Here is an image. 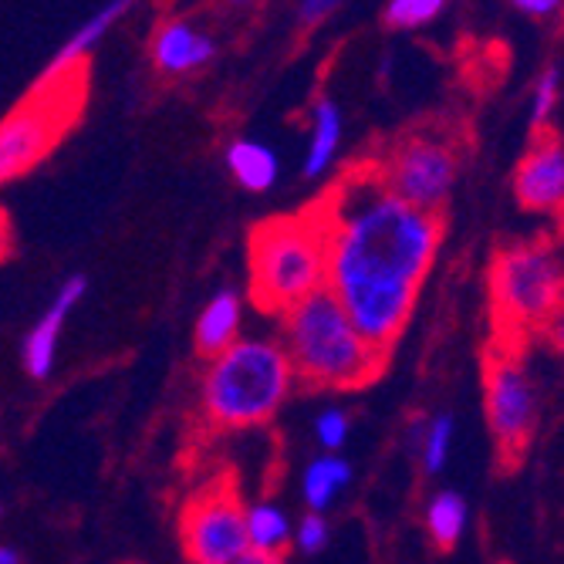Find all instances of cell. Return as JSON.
I'll list each match as a JSON object with an SVG mask.
<instances>
[{"label":"cell","instance_id":"52a82bcc","mask_svg":"<svg viewBox=\"0 0 564 564\" xmlns=\"http://www.w3.org/2000/svg\"><path fill=\"white\" fill-rule=\"evenodd\" d=\"M484 413L497 446L500 470H518L538 430V389L524 366V348L487 345L484 355Z\"/></svg>","mask_w":564,"mask_h":564},{"label":"cell","instance_id":"2e32d148","mask_svg":"<svg viewBox=\"0 0 564 564\" xmlns=\"http://www.w3.org/2000/svg\"><path fill=\"white\" fill-rule=\"evenodd\" d=\"M351 484V467L348 459L335 456V453H325L318 459H312V464L304 467V477H301V497L307 503V510H315V514H322V510H328Z\"/></svg>","mask_w":564,"mask_h":564},{"label":"cell","instance_id":"4dcf8cb0","mask_svg":"<svg viewBox=\"0 0 564 564\" xmlns=\"http://www.w3.org/2000/svg\"><path fill=\"white\" fill-rule=\"evenodd\" d=\"M561 227H564V214H561Z\"/></svg>","mask_w":564,"mask_h":564},{"label":"cell","instance_id":"7402d4cb","mask_svg":"<svg viewBox=\"0 0 564 564\" xmlns=\"http://www.w3.org/2000/svg\"><path fill=\"white\" fill-rule=\"evenodd\" d=\"M348 433H351V420L345 409H338V405L322 409L315 420V440L325 453H338L348 443Z\"/></svg>","mask_w":564,"mask_h":564},{"label":"cell","instance_id":"d4e9b609","mask_svg":"<svg viewBox=\"0 0 564 564\" xmlns=\"http://www.w3.org/2000/svg\"><path fill=\"white\" fill-rule=\"evenodd\" d=\"M338 4H345V0H301V21L304 24H315V21H322V18H328Z\"/></svg>","mask_w":564,"mask_h":564},{"label":"cell","instance_id":"ac0fdd59","mask_svg":"<svg viewBox=\"0 0 564 564\" xmlns=\"http://www.w3.org/2000/svg\"><path fill=\"white\" fill-rule=\"evenodd\" d=\"M467 500L453 494V490H440L430 497L426 503V531H430V541L440 547V551H453L459 544L467 531Z\"/></svg>","mask_w":564,"mask_h":564},{"label":"cell","instance_id":"83f0119b","mask_svg":"<svg viewBox=\"0 0 564 564\" xmlns=\"http://www.w3.org/2000/svg\"><path fill=\"white\" fill-rule=\"evenodd\" d=\"M544 338H547V341H551V345H554V348H557V351L564 355V312H561V315H557V318H554V322L547 325Z\"/></svg>","mask_w":564,"mask_h":564},{"label":"cell","instance_id":"d6986e66","mask_svg":"<svg viewBox=\"0 0 564 564\" xmlns=\"http://www.w3.org/2000/svg\"><path fill=\"white\" fill-rule=\"evenodd\" d=\"M135 4V0H109L106 8H101L98 14H91L78 31H75V37L58 51L55 55V62L47 65V72H62V68H68V65H78V62H85V55L88 51L101 41V34H106L129 8Z\"/></svg>","mask_w":564,"mask_h":564},{"label":"cell","instance_id":"4fadbf2b","mask_svg":"<svg viewBox=\"0 0 564 564\" xmlns=\"http://www.w3.org/2000/svg\"><path fill=\"white\" fill-rule=\"evenodd\" d=\"M152 55H156V65L163 72L180 75V72H193L199 65H207L217 55V44H214V37L189 28L186 21H173L156 34Z\"/></svg>","mask_w":564,"mask_h":564},{"label":"cell","instance_id":"7a4b0ae2","mask_svg":"<svg viewBox=\"0 0 564 564\" xmlns=\"http://www.w3.org/2000/svg\"><path fill=\"white\" fill-rule=\"evenodd\" d=\"M281 348L304 389L348 392L382 376L386 351H379L351 325L345 307L328 288L307 294L278 318Z\"/></svg>","mask_w":564,"mask_h":564},{"label":"cell","instance_id":"7c38bea8","mask_svg":"<svg viewBox=\"0 0 564 564\" xmlns=\"http://www.w3.org/2000/svg\"><path fill=\"white\" fill-rule=\"evenodd\" d=\"M240 325H243V294L234 288H220L203 304V312L196 318V328H193L196 351L210 362L214 355L227 351L240 338Z\"/></svg>","mask_w":564,"mask_h":564},{"label":"cell","instance_id":"30bf717a","mask_svg":"<svg viewBox=\"0 0 564 564\" xmlns=\"http://www.w3.org/2000/svg\"><path fill=\"white\" fill-rule=\"evenodd\" d=\"M514 196L531 214H564V142L544 129L514 170Z\"/></svg>","mask_w":564,"mask_h":564},{"label":"cell","instance_id":"f546056e","mask_svg":"<svg viewBox=\"0 0 564 564\" xmlns=\"http://www.w3.org/2000/svg\"><path fill=\"white\" fill-rule=\"evenodd\" d=\"M0 518H4V503H0Z\"/></svg>","mask_w":564,"mask_h":564},{"label":"cell","instance_id":"5bb4252c","mask_svg":"<svg viewBox=\"0 0 564 564\" xmlns=\"http://www.w3.org/2000/svg\"><path fill=\"white\" fill-rule=\"evenodd\" d=\"M230 176L247 189V193H268L278 183L281 163H278V152L268 149L264 142H253V139H237L227 145V156H224Z\"/></svg>","mask_w":564,"mask_h":564},{"label":"cell","instance_id":"484cf974","mask_svg":"<svg viewBox=\"0 0 564 564\" xmlns=\"http://www.w3.org/2000/svg\"><path fill=\"white\" fill-rule=\"evenodd\" d=\"M518 11H524V14H531V18H551V14H557L561 11V4L564 0H510Z\"/></svg>","mask_w":564,"mask_h":564},{"label":"cell","instance_id":"ba28073f","mask_svg":"<svg viewBox=\"0 0 564 564\" xmlns=\"http://www.w3.org/2000/svg\"><path fill=\"white\" fill-rule=\"evenodd\" d=\"M382 186L426 214H443L459 176V142L446 132H413L372 166Z\"/></svg>","mask_w":564,"mask_h":564},{"label":"cell","instance_id":"5b68a950","mask_svg":"<svg viewBox=\"0 0 564 564\" xmlns=\"http://www.w3.org/2000/svg\"><path fill=\"white\" fill-rule=\"evenodd\" d=\"M564 312V253L554 240L534 237L497 247L490 261V318L497 345L524 348L544 338Z\"/></svg>","mask_w":564,"mask_h":564},{"label":"cell","instance_id":"e0dca14e","mask_svg":"<svg viewBox=\"0 0 564 564\" xmlns=\"http://www.w3.org/2000/svg\"><path fill=\"white\" fill-rule=\"evenodd\" d=\"M341 145V112L332 98H322L315 106V122H312V142H307L304 156V176L318 180L322 173L332 170Z\"/></svg>","mask_w":564,"mask_h":564},{"label":"cell","instance_id":"277c9868","mask_svg":"<svg viewBox=\"0 0 564 564\" xmlns=\"http://www.w3.org/2000/svg\"><path fill=\"white\" fill-rule=\"evenodd\" d=\"M297 379L278 338L247 335L214 355L199 382L203 416L217 430H253L271 423Z\"/></svg>","mask_w":564,"mask_h":564},{"label":"cell","instance_id":"8992f818","mask_svg":"<svg viewBox=\"0 0 564 564\" xmlns=\"http://www.w3.org/2000/svg\"><path fill=\"white\" fill-rule=\"evenodd\" d=\"M82 101V62L62 72H44L21 106H14V112L0 122V183H11L34 170L78 119Z\"/></svg>","mask_w":564,"mask_h":564},{"label":"cell","instance_id":"cb8c5ba5","mask_svg":"<svg viewBox=\"0 0 564 564\" xmlns=\"http://www.w3.org/2000/svg\"><path fill=\"white\" fill-rule=\"evenodd\" d=\"M557 101V68H547L541 78H538V88H534V101H531V122L534 129H541L554 109Z\"/></svg>","mask_w":564,"mask_h":564},{"label":"cell","instance_id":"f1b7e54d","mask_svg":"<svg viewBox=\"0 0 564 564\" xmlns=\"http://www.w3.org/2000/svg\"><path fill=\"white\" fill-rule=\"evenodd\" d=\"M0 564H24V561L11 544H0Z\"/></svg>","mask_w":564,"mask_h":564},{"label":"cell","instance_id":"9c48e42d","mask_svg":"<svg viewBox=\"0 0 564 564\" xmlns=\"http://www.w3.org/2000/svg\"><path fill=\"white\" fill-rule=\"evenodd\" d=\"M243 500L230 480L203 484L180 514V544L189 564H234L247 547Z\"/></svg>","mask_w":564,"mask_h":564},{"label":"cell","instance_id":"3957f363","mask_svg":"<svg viewBox=\"0 0 564 564\" xmlns=\"http://www.w3.org/2000/svg\"><path fill=\"white\" fill-rule=\"evenodd\" d=\"M325 271L328 227L322 203L253 227L247 240V294L258 312L281 318L288 307L325 288Z\"/></svg>","mask_w":564,"mask_h":564},{"label":"cell","instance_id":"1f68e13d","mask_svg":"<svg viewBox=\"0 0 564 564\" xmlns=\"http://www.w3.org/2000/svg\"><path fill=\"white\" fill-rule=\"evenodd\" d=\"M561 230H564V227H561Z\"/></svg>","mask_w":564,"mask_h":564},{"label":"cell","instance_id":"6da1fadb","mask_svg":"<svg viewBox=\"0 0 564 564\" xmlns=\"http://www.w3.org/2000/svg\"><path fill=\"white\" fill-rule=\"evenodd\" d=\"M328 227L325 288L379 351L402 338L443 240V214L392 196L372 166L345 176L322 199Z\"/></svg>","mask_w":564,"mask_h":564},{"label":"cell","instance_id":"603a6c76","mask_svg":"<svg viewBox=\"0 0 564 564\" xmlns=\"http://www.w3.org/2000/svg\"><path fill=\"white\" fill-rule=\"evenodd\" d=\"M328 541H332L328 518L315 514V510H307V514L301 518V524L294 528V541L291 544H297V551H304V554H318V551L328 547Z\"/></svg>","mask_w":564,"mask_h":564},{"label":"cell","instance_id":"8fae6325","mask_svg":"<svg viewBox=\"0 0 564 564\" xmlns=\"http://www.w3.org/2000/svg\"><path fill=\"white\" fill-rule=\"evenodd\" d=\"M88 291V278L85 274H68L51 304L41 312V318L31 325V332L24 335V345H21V366L31 379L44 382L51 372L58 366V345H62V335H65V325L72 318V312L82 304Z\"/></svg>","mask_w":564,"mask_h":564},{"label":"cell","instance_id":"4316f807","mask_svg":"<svg viewBox=\"0 0 564 564\" xmlns=\"http://www.w3.org/2000/svg\"><path fill=\"white\" fill-rule=\"evenodd\" d=\"M234 564H284V554H264V551H243Z\"/></svg>","mask_w":564,"mask_h":564},{"label":"cell","instance_id":"9a60e30c","mask_svg":"<svg viewBox=\"0 0 564 564\" xmlns=\"http://www.w3.org/2000/svg\"><path fill=\"white\" fill-rule=\"evenodd\" d=\"M243 528H247V547L264 551V554H284L288 544L294 541V524L288 518V510L264 497L243 507Z\"/></svg>","mask_w":564,"mask_h":564},{"label":"cell","instance_id":"ffe728a7","mask_svg":"<svg viewBox=\"0 0 564 564\" xmlns=\"http://www.w3.org/2000/svg\"><path fill=\"white\" fill-rule=\"evenodd\" d=\"M449 449H453V416L436 413L423 423V433H420V456H423V470L430 477H436L446 467Z\"/></svg>","mask_w":564,"mask_h":564},{"label":"cell","instance_id":"44dd1931","mask_svg":"<svg viewBox=\"0 0 564 564\" xmlns=\"http://www.w3.org/2000/svg\"><path fill=\"white\" fill-rule=\"evenodd\" d=\"M446 8V0H389L386 24L392 28H423Z\"/></svg>","mask_w":564,"mask_h":564}]
</instances>
